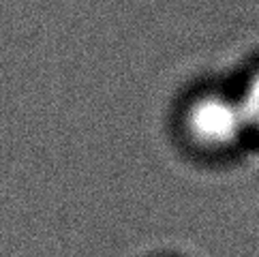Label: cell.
<instances>
[{"label":"cell","mask_w":259,"mask_h":257,"mask_svg":"<svg viewBox=\"0 0 259 257\" xmlns=\"http://www.w3.org/2000/svg\"><path fill=\"white\" fill-rule=\"evenodd\" d=\"M187 131L201 148L225 150L248 131L238 97L203 95L187 112Z\"/></svg>","instance_id":"cell-1"},{"label":"cell","mask_w":259,"mask_h":257,"mask_svg":"<svg viewBox=\"0 0 259 257\" xmlns=\"http://www.w3.org/2000/svg\"><path fill=\"white\" fill-rule=\"evenodd\" d=\"M242 103V112L246 118L248 131H255L259 135V71L246 81L242 95L238 97Z\"/></svg>","instance_id":"cell-2"}]
</instances>
